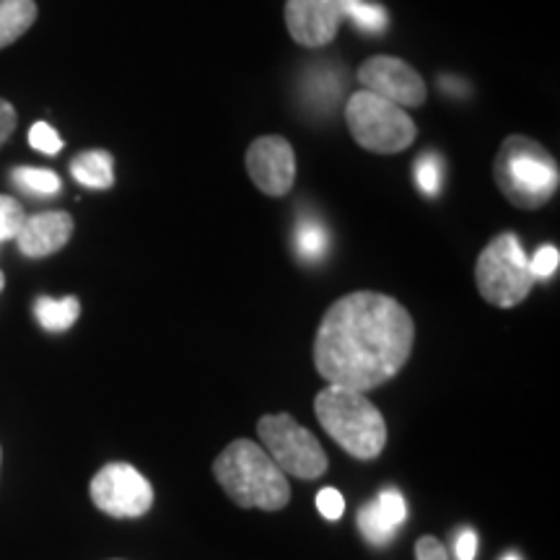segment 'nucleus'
Wrapping results in <instances>:
<instances>
[{
    "label": "nucleus",
    "instance_id": "26",
    "mask_svg": "<svg viewBox=\"0 0 560 560\" xmlns=\"http://www.w3.org/2000/svg\"><path fill=\"white\" fill-rule=\"evenodd\" d=\"M416 560H450L444 542L433 535H423L416 542Z\"/></svg>",
    "mask_w": 560,
    "mask_h": 560
},
{
    "label": "nucleus",
    "instance_id": "23",
    "mask_svg": "<svg viewBox=\"0 0 560 560\" xmlns=\"http://www.w3.org/2000/svg\"><path fill=\"white\" fill-rule=\"evenodd\" d=\"M30 143L34 151L47 153V156H55V153L62 151V138L55 132L52 125L47 122H34L30 130Z\"/></svg>",
    "mask_w": 560,
    "mask_h": 560
},
{
    "label": "nucleus",
    "instance_id": "14",
    "mask_svg": "<svg viewBox=\"0 0 560 560\" xmlns=\"http://www.w3.org/2000/svg\"><path fill=\"white\" fill-rule=\"evenodd\" d=\"M37 21L34 0H0V50L24 37Z\"/></svg>",
    "mask_w": 560,
    "mask_h": 560
},
{
    "label": "nucleus",
    "instance_id": "29",
    "mask_svg": "<svg viewBox=\"0 0 560 560\" xmlns=\"http://www.w3.org/2000/svg\"><path fill=\"white\" fill-rule=\"evenodd\" d=\"M3 289H5V276L0 272V293H3Z\"/></svg>",
    "mask_w": 560,
    "mask_h": 560
},
{
    "label": "nucleus",
    "instance_id": "9",
    "mask_svg": "<svg viewBox=\"0 0 560 560\" xmlns=\"http://www.w3.org/2000/svg\"><path fill=\"white\" fill-rule=\"evenodd\" d=\"M355 3L359 0H285V30L296 45L317 50L338 37Z\"/></svg>",
    "mask_w": 560,
    "mask_h": 560
},
{
    "label": "nucleus",
    "instance_id": "3",
    "mask_svg": "<svg viewBox=\"0 0 560 560\" xmlns=\"http://www.w3.org/2000/svg\"><path fill=\"white\" fill-rule=\"evenodd\" d=\"M314 416L350 457L376 459L387 446V420L366 392L327 384L314 400Z\"/></svg>",
    "mask_w": 560,
    "mask_h": 560
},
{
    "label": "nucleus",
    "instance_id": "7",
    "mask_svg": "<svg viewBox=\"0 0 560 560\" xmlns=\"http://www.w3.org/2000/svg\"><path fill=\"white\" fill-rule=\"evenodd\" d=\"M262 450L270 454L272 462L283 475L301 480H317L327 472V454L322 450L319 439L310 429L296 423L289 412H270L257 423Z\"/></svg>",
    "mask_w": 560,
    "mask_h": 560
},
{
    "label": "nucleus",
    "instance_id": "2",
    "mask_svg": "<svg viewBox=\"0 0 560 560\" xmlns=\"http://www.w3.org/2000/svg\"><path fill=\"white\" fill-rule=\"evenodd\" d=\"M213 478L240 509L280 511L289 506L291 486L260 444L236 439L213 462Z\"/></svg>",
    "mask_w": 560,
    "mask_h": 560
},
{
    "label": "nucleus",
    "instance_id": "22",
    "mask_svg": "<svg viewBox=\"0 0 560 560\" xmlns=\"http://www.w3.org/2000/svg\"><path fill=\"white\" fill-rule=\"evenodd\" d=\"M376 506L382 509V514L395 524V527H402L405 520H408V501L397 488H387L376 495Z\"/></svg>",
    "mask_w": 560,
    "mask_h": 560
},
{
    "label": "nucleus",
    "instance_id": "31",
    "mask_svg": "<svg viewBox=\"0 0 560 560\" xmlns=\"http://www.w3.org/2000/svg\"><path fill=\"white\" fill-rule=\"evenodd\" d=\"M0 462H3V450H0Z\"/></svg>",
    "mask_w": 560,
    "mask_h": 560
},
{
    "label": "nucleus",
    "instance_id": "18",
    "mask_svg": "<svg viewBox=\"0 0 560 560\" xmlns=\"http://www.w3.org/2000/svg\"><path fill=\"white\" fill-rule=\"evenodd\" d=\"M13 185L32 195H58L60 192V177L50 170H32V166H19L11 172Z\"/></svg>",
    "mask_w": 560,
    "mask_h": 560
},
{
    "label": "nucleus",
    "instance_id": "4",
    "mask_svg": "<svg viewBox=\"0 0 560 560\" xmlns=\"http://www.w3.org/2000/svg\"><path fill=\"white\" fill-rule=\"evenodd\" d=\"M493 179L503 198L522 210H537L556 198L558 161L529 136H509L493 161Z\"/></svg>",
    "mask_w": 560,
    "mask_h": 560
},
{
    "label": "nucleus",
    "instance_id": "19",
    "mask_svg": "<svg viewBox=\"0 0 560 560\" xmlns=\"http://www.w3.org/2000/svg\"><path fill=\"white\" fill-rule=\"evenodd\" d=\"M348 19L353 21L361 32L371 34V37H380V34L387 32V26H389L387 11H384L380 3H369V0H359V3L350 9Z\"/></svg>",
    "mask_w": 560,
    "mask_h": 560
},
{
    "label": "nucleus",
    "instance_id": "1",
    "mask_svg": "<svg viewBox=\"0 0 560 560\" xmlns=\"http://www.w3.org/2000/svg\"><path fill=\"white\" fill-rule=\"evenodd\" d=\"M416 325L397 299L353 291L325 312L314 338V366L327 384L369 392L405 369Z\"/></svg>",
    "mask_w": 560,
    "mask_h": 560
},
{
    "label": "nucleus",
    "instance_id": "15",
    "mask_svg": "<svg viewBox=\"0 0 560 560\" xmlns=\"http://www.w3.org/2000/svg\"><path fill=\"white\" fill-rule=\"evenodd\" d=\"M81 314V301L75 296L66 299H50L39 296L34 301V317L47 332H66L79 322Z\"/></svg>",
    "mask_w": 560,
    "mask_h": 560
},
{
    "label": "nucleus",
    "instance_id": "13",
    "mask_svg": "<svg viewBox=\"0 0 560 560\" xmlns=\"http://www.w3.org/2000/svg\"><path fill=\"white\" fill-rule=\"evenodd\" d=\"M70 174L83 187L107 190V187L115 185V159L107 151H83L70 161Z\"/></svg>",
    "mask_w": 560,
    "mask_h": 560
},
{
    "label": "nucleus",
    "instance_id": "30",
    "mask_svg": "<svg viewBox=\"0 0 560 560\" xmlns=\"http://www.w3.org/2000/svg\"><path fill=\"white\" fill-rule=\"evenodd\" d=\"M503 560H520V556H514V552H511V556H503Z\"/></svg>",
    "mask_w": 560,
    "mask_h": 560
},
{
    "label": "nucleus",
    "instance_id": "16",
    "mask_svg": "<svg viewBox=\"0 0 560 560\" xmlns=\"http://www.w3.org/2000/svg\"><path fill=\"white\" fill-rule=\"evenodd\" d=\"M359 527L363 532V537H366L371 545H376V548H382V545L395 540V532H397L395 524H392L387 516L382 514V509L376 506V501L366 503V506L359 511Z\"/></svg>",
    "mask_w": 560,
    "mask_h": 560
},
{
    "label": "nucleus",
    "instance_id": "24",
    "mask_svg": "<svg viewBox=\"0 0 560 560\" xmlns=\"http://www.w3.org/2000/svg\"><path fill=\"white\" fill-rule=\"evenodd\" d=\"M558 265H560L558 247H552V244H545V247L537 249L535 257L529 260V270H532V276H535V280L537 278H550V276H556Z\"/></svg>",
    "mask_w": 560,
    "mask_h": 560
},
{
    "label": "nucleus",
    "instance_id": "27",
    "mask_svg": "<svg viewBox=\"0 0 560 560\" xmlns=\"http://www.w3.org/2000/svg\"><path fill=\"white\" fill-rule=\"evenodd\" d=\"M16 122H19V117H16V109H13V104L0 100V149H3L5 140L13 136Z\"/></svg>",
    "mask_w": 560,
    "mask_h": 560
},
{
    "label": "nucleus",
    "instance_id": "5",
    "mask_svg": "<svg viewBox=\"0 0 560 560\" xmlns=\"http://www.w3.org/2000/svg\"><path fill=\"white\" fill-rule=\"evenodd\" d=\"M342 115L355 143L371 153H400L418 138V128L408 112L371 91L361 89L350 94Z\"/></svg>",
    "mask_w": 560,
    "mask_h": 560
},
{
    "label": "nucleus",
    "instance_id": "11",
    "mask_svg": "<svg viewBox=\"0 0 560 560\" xmlns=\"http://www.w3.org/2000/svg\"><path fill=\"white\" fill-rule=\"evenodd\" d=\"M247 172L255 187L268 198H285L296 182V153L280 136H262L252 140L247 149Z\"/></svg>",
    "mask_w": 560,
    "mask_h": 560
},
{
    "label": "nucleus",
    "instance_id": "10",
    "mask_svg": "<svg viewBox=\"0 0 560 560\" xmlns=\"http://www.w3.org/2000/svg\"><path fill=\"white\" fill-rule=\"evenodd\" d=\"M359 83L363 91L382 96L397 107H420L429 96L425 91L423 75L416 68L400 58H389V55H374V58L363 60L359 68Z\"/></svg>",
    "mask_w": 560,
    "mask_h": 560
},
{
    "label": "nucleus",
    "instance_id": "21",
    "mask_svg": "<svg viewBox=\"0 0 560 560\" xmlns=\"http://www.w3.org/2000/svg\"><path fill=\"white\" fill-rule=\"evenodd\" d=\"M24 208L19 200L9 198V195H0V242L16 240L19 229L24 226Z\"/></svg>",
    "mask_w": 560,
    "mask_h": 560
},
{
    "label": "nucleus",
    "instance_id": "8",
    "mask_svg": "<svg viewBox=\"0 0 560 560\" xmlns=\"http://www.w3.org/2000/svg\"><path fill=\"white\" fill-rule=\"evenodd\" d=\"M94 506L115 520H138L153 506L151 482L128 462L104 465L89 486Z\"/></svg>",
    "mask_w": 560,
    "mask_h": 560
},
{
    "label": "nucleus",
    "instance_id": "28",
    "mask_svg": "<svg viewBox=\"0 0 560 560\" xmlns=\"http://www.w3.org/2000/svg\"><path fill=\"white\" fill-rule=\"evenodd\" d=\"M478 556V535L472 529H462L457 537V560H475Z\"/></svg>",
    "mask_w": 560,
    "mask_h": 560
},
{
    "label": "nucleus",
    "instance_id": "12",
    "mask_svg": "<svg viewBox=\"0 0 560 560\" xmlns=\"http://www.w3.org/2000/svg\"><path fill=\"white\" fill-rule=\"evenodd\" d=\"M73 215L66 210H47V213L26 215L24 226L19 229L16 244L21 255L32 257V260H42L60 252L73 236Z\"/></svg>",
    "mask_w": 560,
    "mask_h": 560
},
{
    "label": "nucleus",
    "instance_id": "20",
    "mask_svg": "<svg viewBox=\"0 0 560 560\" xmlns=\"http://www.w3.org/2000/svg\"><path fill=\"white\" fill-rule=\"evenodd\" d=\"M416 182L420 192L429 195V198H436L441 190V182H444V161H441L436 153H423L416 161Z\"/></svg>",
    "mask_w": 560,
    "mask_h": 560
},
{
    "label": "nucleus",
    "instance_id": "25",
    "mask_svg": "<svg viewBox=\"0 0 560 560\" xmlns=\"http://www.w3.org/2000/svg\"><path fill=\"white\" fill-rule=\"evenodd\" d=\"M317 509L325 520L338 522L342 514H346V499H342L340 490L335 488H322L317 493Z\"/></svg>",
    "mask_w": 560,
    "mask_h": 560
},
{
    "label": "nucleus",
    "instance_id": "6",
    "mask_svg": "<svg viewBox=\"0 0 560 560\" xmlns=\"http://www.w3.org/2000/svg\"><path fill=\"white\" fill-rule=\"evenodd\" d=\"M475 283L480 296L499 310H511L529 296V291L535 289V276L516 234L506 231L486 244L475 262Z\"/></svg>",
    "mask_w": 560,
    "mask_h": 560
},
{
    "label": "nucleus",
    "instance_id": "17",
    "mask_svg": "<svg viewBox=\"0 0 560 560\" xmlns=\"http://www.w3.org/2000/svg\"><path fill=\"white\" fill-rule=\"evenodd\" d=\"M299 257L306 262H319L327 252V229L319 221L304 219L296 229Z\"/></svg>",
    "mask_w": 560,
    "mask_h": 560
}]
</instances>
